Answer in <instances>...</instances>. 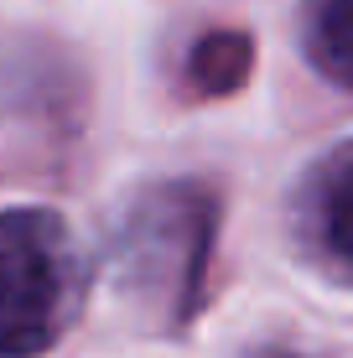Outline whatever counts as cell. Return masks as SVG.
I'll return each mask as SVG.
<instances>
[{"label": "cell", "mask_w": 353, "mask_h": 358, "mask_svg": "<svg viewBox=\"0 0 353 358\" xmlns=\"http://www.w3.org/2000/svg\"><path fill=\"white\" fill-rule=\"evenodd\" d=\"M78 306V250L52 213H0V358L57 343Z\"/></svg>", "instance_id": "cell-1"}, {"label": "cell", "mask_w": 353, "mask_h": 358, "mask_svg": "<svg viewBox=\"0 0 353 358\" xmlns=\"http://www.w3.org/2000/svg\"><path fill=\"white\" fill-rule=\"evenodd\" d=\"M301 224H307V239L322 250V260L353 270V145H338L312 171L307 197H301Z\"/></svg>", "instance_id": "cell-2"}, {"label": "cell", "mask_w": 353, "mask_h": 358, "mask_svg": "<svg viewBox=\"0 0 353 358\" xmlns=\"http://www.w3.org/2000/svg\"><path fill=\"white\" fill-rule=\"evenodd\" d=\"M307 42L333 78L353 83V0H307Z\"/></svg>", "instance_id": "cell-3"}, {"label": "cell", "mask_w": 353, "mask_h": 358, "mask_svg": "<svg viewBox=\"0 0 353 358\" xmlns=\"http://www.w3.org/2000/svg\"><path fill=\"white\" fill-rule=\"evenodd\" d=\"M254 358H296V353H275V348H271V353H254Z\"/></svg>", "instance_id": "cell-4"}]
</instances>
